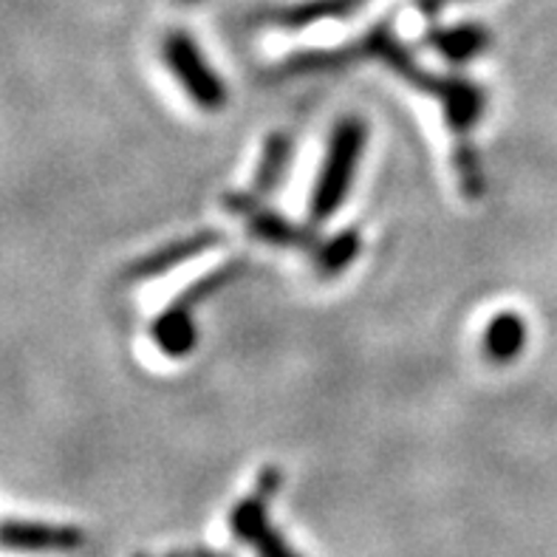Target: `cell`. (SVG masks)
I'll return each instance as SVG.
<instances>
[{
	"label": "cell",
	"mask_w": 557,
	"mask_h": 557,
	"mask_svg": "<svg viewBox=\"0 0 557 557\" xmlns=\"http://www.w3.org/2000/svg\"><path fill=\"white\" fill-rule=\"evenodd\" d=\"M368 141V125L357 116H346L339 120L329 139V150H325L323 168L318 173L314 190H311L309 212L311 224H323L343 207L348 190H351L357 168H360L362 150Z\"/></svg>",
	"instance_id": "7a4b0ae2"
},
{
	"label": "cell",
	"mask_w": 557,
	"mask_h": 557,
	"mask_svg": "<svg viewBox=\"0 0 557 557\" xmlns=\"http://www.w3.org/2000/svg\"><path fill=\"white\" fill-rule=\"evenodd\" d=\"M162 57L170 74L178 79L184 94L205 111H221L226 106L224 79L210 69L196 40L187 32H170L162 42Z\"/></svg>",
	"instance_id": "3957f363"
},
{
	"label": "cell",
	"mask_w": 557,
	"mask_h": 557,
	"mask_svg": "<svg viewBox=\"0 0 557 557\" xmlns=\"http://www.w3.org/2000/svg\"><path fill=\"white\" fill-rule=\"evenodd\" d=\"M450 3H456V0H417V9L422 14H436L445 7H450Z\"/></svg>",
	"instance_id": "9a60e30c"
},
{
	"label": "cell",
	"mask_w": 557,
	"mask_h": 557,
	"mask_svg": "<svg viewBox=\"0 0 557 557\" xmlns=\"http://www.w3.org/2000/svg\"><path fill=\"white\" fill-rule=\"evenodd\" d=\"M193 314H196V306L187 304L184 297H178L176 304L168 306V309L156 318L153 329H150V337H153V343L159 346V351L173 357V360H178V357H187V354L196 348L198 332Z\"/></svg>",
	"instance_id": "ba28073f"
},
{
	"label": "cell",
	"mask_w": 557,
	"mask_h": 557,
	"mask_svg": "<svg viewBox=\"0 0 557 557\" xmlns=\"http://www.w3.org/2000/svg\"><path fill=\"white\" fill-rule=\"evenodd\" d=\"M362 238L360 230H346V233L334 235L332 240H325L314 249V269H318L320 277H337L343 269L351 267L360 255Z\"/></svg>",
	"instance_id": "4fadbf2b"
},
{
	"label": "cell",
	"mask_w": 557,
	"mask_h": 557,
	"mask_svg": "<svg viewBox=\"0 0 557 557\" xmlns=\"http://www.w3.org/2000/svg\"><path fill=\"white\" fill-rule=\"evenodd\" d=\"M360 60H376V63L388 65L396 77H403L405 83L422 88L428 97H436L442 108H445V120L456 136H465L467 139L470 131L481 122L484 108H487V94L481 91L475 83H470V79L428 74L403 42L396 40L388 23H380L362 40L343 46V49L306 51V54L289 57L286 63H281L275 74L277 77H304V74L339 71L351 63H360Z\"/></svg>",
	"instance_id": "6da1fadb"
},
{
	"label": "cell",
	"mask_w": 557,
	"mask_h": 557,
	"mask_svg": "<svg viewBox=\"0 0 557 557\" xmlns=\"http://www.w3.org/2000/svg\"><path fill=\"white\" fill-rule=\"evenodd\" d=\"M368 0H309V3H295V7L277 9L267 14V23L275 28H289L300 32L306 26H314L320 21H346L360 12Z\"/></svg>",
	"instance_id": "9c48e42d"
},
{
	"label": "cell",
	"mask_w": 557,
	"mask_h": 557,
	"mask_svg": "<svg viewBox=\"0 0 557 557\" xmlns=\"http://www.w3.org/2000/svg\"><path fill=\"white\" fill-rule=\"evenodd\" d=\"M281 484H283V475L281 470H275V467H267V470L258 475V484H255L252 493L244 495V498L233 507V512H230V532H233L235 541L252 546L255 537L267 530L269 502L275 498Z\"/></svg>",
	"instance_id": "8992f818"
},
{
	"label": "cell",
	"mask_w": 557,
	"mask_h": 557,
	"mask_svg": "<svg viewBox=\"0 0 557 557\" xmlns=\"http://www.w3.org/2000/svg\"><path fill=\"white\" fill-rule=\"evenodd\" d=\"M85 544V532L71 523L26 521L3 518L0 521V552L14 555H65Z\"/></svg>",
	"instance_id": "277c9868"
},
{
	"label": "cell",
	"mask_w": 557,
	"mask_h": 557,
	"mask_svg": "<svg viewBox=\"0 0 557 557\" xmlns=\"http://www.w3.org/2000/svg\"><path fill=\"white\" fill-rule=\"evenodd\" d=\"M252 546L255 552H258V557H300L295 549H292L289 541H286V537L272 527V523H269L261 535L255 537Z\"/></svg>",
	"instance_id": "5bb4252c"
},
{
	"label": "cell",
	"mask_w": 557,
	"mask_h": 557,
	"mask_svg": "<svg viewBox=\"0 0 557 557\" xmlns=\"http://www.w3.org/2000/svg\"><path fill=\"white\" fill-rule=\"evenodd\" d=\"M226 210L244 219L249 235L269 247H311L314 244V235L304 226L292 224L289 219H283L281 212L269 210L258 201V196H244V193H233V196L224 198Z\"/></svg>",
	"instance_id": "5b68a950"
},
{
	"label": "cell",
	"mask_w": 557,
	"mask_h": 557,
	"mask_svg": "<svg viewBox=\"0 0 557 557\" xmlns=\"http://www.w3.org/2000/svg\"><path fill=\"white\" fill-rule=\"evenodd\" d=\"M182 3H187V7H190V3H196V0H182Z\"/></svg>",
	"instance_id": "2e32d148"
},
{
	"label": "cell",
	"mask_w": 557,
	"mask_h": 557,
	"mask_svg": "<svg viewBox=\"0 0 557 557\" xmlns=\"http://www.w3.org/2000/svg\"><path fill=\"white\" fill-rule=\"evenodd\" d=\"M292 162V139L286 134L269 136L267 148L261 153V164H258V173H255V187L252 196H272V193L281 187L283 176H286V168Z\"/></svg>",
	"instance_id": "7c38bea8"
},
{
	"label": "cell",
	"mask_w": 557,
	"mask_h": 557,
	"mask_svg": "<svg viewBox=\"0 0 557 557\" xmlns=\"http://www.w3.org/2000/svg\"><path fill=\"white\" fill-rule=\"evenodd\" d=\"M221 235H215L212 230H201V233L184 235V238L173 240V244H164L156 252L145 255L134 267L127 269V277L131 281H150V277L168 275L170 269L182 267V263L193 261L198 255L210 252L212 247H219Z\"/></svg>",
	"instance_id": "52a82bcc"
},
{
	"label": "cell",
	"mask_w": 557,
	"mask_h": 557,
	"mask_svg": "<svg viewBox=\"0 0 557 557\" xmlns=\"http://www.w3.org/2000/svg\"><path fill=\"white\" fill-rule=\"evenodd\" d=\"M428 46L450 63H467L490 46V32L481 23H459V26H436L428 32Z\"/></svg>",
	"instance_id": "30bf717a"
},
{
	"label": "cell",
	"mask_w": 557,
	"mask_h": 557,
	"mask_svg": "<svg viewBox=\"0 0 557 557\" xmlns=\"http://www.w3.org/2000/svg\"><path fill=\"white\" fill-rule=\"evenodd\" d=\"M523 346H527V323H523L518 311H498L484 329V337H481L484 357L495 366L516 360Z\"/></svg>",
	"instance_id": "8fae6325"
}]
</instances>
